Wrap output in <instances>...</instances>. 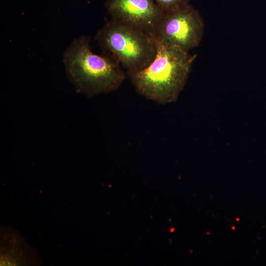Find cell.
I'll return each instance as SVG.
<instances>
[{"label": "cell", "mask_w": 266, "mask_h": 266, "mask_svg": "<svg viewBox=\"0 0 266 266\" xmlns=\"http://www.w3.org/2000/svg\"><path fill=\"white\" fill-rule=\"evenodd\" d=\"M111 19L154 37L164 14L154 0H105Z\"/></svg>", "instance_id": "obj_5"}, {"label": "cell", "mask_w": 266, "mask_h": 266, "mask_svg": "<svg viewBox=\"0 0 266 266\" xmlns=\"http://www.w3.org/2000/svg\"><path fill=\"white\" fill-rule=\"evenodd\" d=\"M153 61L142 70L128 75L135 90L158 104L175 101L184 89L196 55L157 41Z\"/></svg>", "instance_id": "obj_2"}, {"label": "cell", "mask_w": 266, "mask_h": 266, "mask_svg": "<svg viewBox=\"0 0 266 266\" xmlns=\"http://www.w3.org/2000/svg\"><path fill=\"white\" fill-rule=\"evenodd\" d=\"M95 38L103 52L114 58L128 75L146 67L156 55L152 35L112 19L98 31Z\"/></svg>", "instance_id": "obj_3"}, {"label": "cell", "mask_w": 266, "mask_h": 266, "mask_svg": "<svg viewBox=\"0 0 266 266\" xmlns=\"http://www.w3.org/2000/svg\"><path fill=\"white\" fill-rule=\"evenodd\" d=\"M63 62L76 92L89 97L117 90L126 77L111 55L92 51L88 36L73 39L64 53Z\"/></svg>", "instance_id": "obj_1"}, {"label": "cell", "mask_w": 266, "mask_h": 266, "mask_svg": "<svg viewBox=\"0 0 266 266\" xmlns=\"http://www.w3.org/2000/svg\"><path fill=\"white\" fill-rule=\"evenodd\" d=\"M204 30L199 11L190 3L164 13L155 32V39L186 52L200 43Z\"/></svg>", "instance_id": "obj_4"}, {"label": "cell", "mask_w": 266, "mask_h": 266, "mask_svg": "<svg viewBox=\"0 0 266 266\" xmlns=\"http://www.w3.org/2000/svg\"><path fill=\"white\" fill-rule=\"evenodd\" d=\"M164 13L189 3L190 0H154Z\"/></svg>", "instance_id": "obj_6"}]
</instances>
